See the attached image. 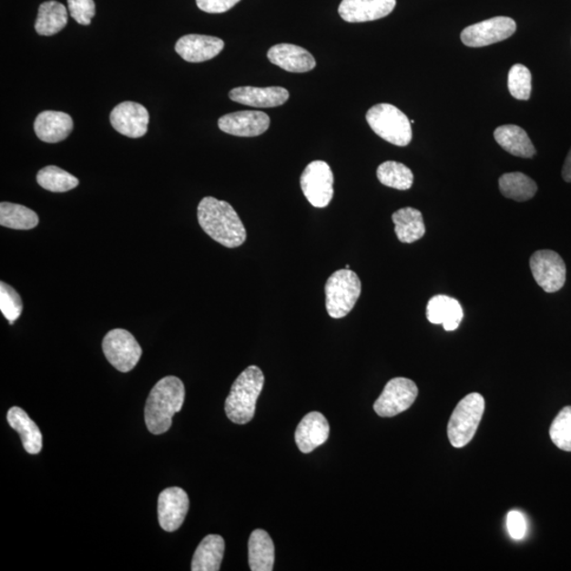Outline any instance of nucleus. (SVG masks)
Returning a JSON list of instances; mask_svg holds the SVG:
<instances>
[{
	"mask_svg": "<svg viewBox=\"0 0 571 571\" xmlns=\"http://www.w3.org/2000/svg\"><path fill=\"white\" fill-rule=\"evenodd\" d=\"M197 218L203 231L222 246L238 248L247 240L244 223L227 201L205 197L199 202Z\"/></svg>",
	"mask_w": 571,
	"mask_h": 571,
	"instance_id": "f257e3e1",
	"label": "nucleus"
},
{
	"mask_svg": "<svg viewBox=\"0 0 571 571\" xmlns=\"http://www.w3.org/2000/svg\"><path fill=\"white\" fill-rule=\"evenodd\" d=\"M185 384L179 378L168 376L157 383L147 400L146 423L152 434L161 435L172 426L175 413L185 403Z\"/></svg>",
	"mask_w": 571,
	"mask_h": 571,
	"instance_id": "f03ea898",
	"label": "nucleus"
},
{
	"mask_svg": "<svg viewBox=\"0 0 571 571\" xmlns=\"http://www.w3.org/2000/svg\"><path fill=\"white\" fill-rule=\"evenodd\" d=\"M264 383V373L255 365L247 367L235 380L225 403L227 416L232 423L246 424L251 422Z\"/></svg>",
	"mask_w": 571,
	"mask_h": 571,
	"instance_id": "7ed1b4c3",
	"label": "nucleus"
},
{
	"mask_svg": "<svg viewBox=\"0 0 571 571\" xmlns=\"http://www.w3.org/2000/svg\"><path fill=\"white\" fill-rule=\"evenodd\" d=\"M362 284L356 272L341 269L331 275L325 285L326 310L332 319H342L356 306Z\"/></svg>",
	"mask_w": 571,
	"mask_h": 571,
	"instance_id": "20e7f679",
	"label": "nucleus"
},
{
	"mask_svg": "<svg viewBox=\"0 0 571 571\" xmlns=\"http://www.w3.org/2000/svg\"><path fill=\"white\" fill-rule=\"evenodd\" d=\"M366 121L375 134L397 147L412 141V123L402 110L391 104H378L366 114Z\"/></svg>",
	"mask_w": 571,
	"mask_h": 571,
	"instance_id": "39448f33",
	"label": "nucleus"
},
{
	"mask_svg": "<svg viewBox=\"0 0 571 571\" xmlns=\"http://www.w3.org/2000/svg\"><path fill=\"white\" fill-rule=\"evenodd\" d=\"M484 411V399L478 393H470L456 405L448 424L449 441L454 448H464L474 439Z\"/></svg>",
	"mask_w": 571,
	"mask_h": 571,
	"instance_id": "423d86ee",
	"label": "nucleus"
},
{
	"mask_svg": "<svg viewBox=\"0 0 571 571\" xmlns=\"http://www.w3.org/2000/svg\"><path fill=\"white\" fill-rule=\"evenodd\" d=\"M102 347L108 362L121 372L133 371L142 356L141 346L133 334L120 328L105 336Z\"/></svg>",
	"mask_w": 571,
	"mask_h": 571,
	"instance_id": "0eeeda50",
	"label": "nucleus"
},
{
	"mask_svg": "<svg viewBox=\"0 0 571 571\" xmlns=\"http://www.w3.org/2000/svg\"><path fill=\"white\" fill-rule=\"evenodd\" d=\"M333 173L325 161H313L301 176V188L314 208H326L333 197Z\"/></svg>",
	"mask_w": 571,
	"mask_h": 571,
	"instance_id": "6e6552de",
	"label": "nucleus"
},
{
	"mask_svg": "<svg viewBox=\"0 0 571 571\" xmlns=\"http://www.w3.org/2000/svg\"><path fill=\"white\" fill-rule=\"evenodd\" d=\"M418 396V387L406 378H393L373 404L380 417H393L409 410Z\"/></svg>",
	"mask_w": 571,
	"mask_h": 571,
	"instance_id": "1a4fd4ad",
	"label": "nucleus"
},
{
	"mask_svg": "<svg viewBox=\"0 0 571 571\" xmlns=\"http://www.w3.org/2000/svg\"><path fill=\"white\" fill-rule=\"evenodd\" d=\"M530 269L537 285L545 292L559 291L566 285V265L561 255L555 251H536L531 256Z\"/></svg>",
	"mask_w": 571,
	"mask_h": 571,
	"instance_id": "9d476101",
	"label": "nucleus"
},
{
	"mask_svg": "<svg viewBox=\"0 0 571 571\" xmlns=\"http://www.w3.org/2000/svg\"><path fill=\"white\" fill-rule=\"evenodd\" d=\"M515 31L516 23L514 19L497 16L469 25L463 30L461 38L468 47L479 48L503 42L514 36Z\"/></svg>",
	"mask_w": 571,
	"mask_h": 571,
	"instance_id": "9b49d317",
	"label": "nucleus"
},
{
	"mask_svg": "<svg viewBox=\"0 0 571 571\" xmlns=\"http://www.w3.org/2000/svg\"><path fill=\"white\" fill-rule=\"evenodd\" d=\"M109 119L117 133L133 139L148 133L149 114L139 103L127 101L117 105Z\"/></svg>",
	"mask_w": 571,
	"mask_h": 571,
	"instance_id": "f8f14e48",
	"label": "nucleus"
},
{
	"mask_svg": "<svg viewBox=\"0 0 571 571\" xmlns=\"http://www.w3.org/2000/svg\"><path fill=\"white\" fill-rule=\"evenodd\" d=\"M189 508L187 492L178 487L163 490L158 500V518L161 528L167 533L178 530L186 520Z\"/></svg>",
	"mask_w": 571,
	"mask_h": 571,
	"instance_id": "ddd939ff",
	"label": "nucleus"
},
{
	"mask_svg": "<svg viewBox=\"0 0 571 571\" xmlns=\"http://www.w3.org/2000/svg\"><path fill=\"white\" fill-rule=\"evenodd\" d=\"M270 127V117L262 111L244 110L222 116L219 127L223 133L236 137H258Z\"/></svg>",
	"mask_w": 571,
	"mask_h": 571,
	"instance_id": "4468645a",
	"label": "nucleus"
},
{
	"mask_svg": "<svg viewBox=\"0 0 571 571\" xmlns=\"http://www.w3.org/2000/svg\"><path fill=\"white\" fill-rule=\"evenodd\" d=\"M396 4V0H342L339 15L347 23L372 22L390 15Z\"/></svg>",
	"mask_w": 571,
	"mask_h": 571,
	"instance_id": "2eb2a0df",
	"label": "nucleus"
},
{
	"mask_svg": "<svg viewBox=\"0 0 571 571\" xmlns=\"http://www.w3.org/2000/svg\"><path fill=\"white\" fill-rule=\"evenodd\" d=\"M225 48V42L219 37L189 35L177 41L175 50L189 63H202L212 60Z\"/></svg>",
	"mask_w": 571,
	"mask_h": 571,
	"instance_id": "dca6fc26",
	"label": "nucleus"
},
{
	"mask_svg": "<svg viewBox=\"0 0 571 571\" xmlns=\"http://www.w3.org/2000/svg\"><path fill=\"white\" fill-rule=\"evenodd\" d=\"M330 423L319 412H311L301 419L295 431V443L304 454L324 444L330 437Z\"/></svg>",
	"mask_w": 571,
	"mask_h": 571,
	"instance_id": "f3484780",
	"label": "nucleus"
},
{
	"mask_svg": "<svg viewBox=\"0 0 571 571\" xmlns=\"http://www.w3.org/2000/svg\"><path fill=\"white\" fill-rule=\"evenodd\" d=\"M269 61L281 69L294 74H304L316 67V60L310 51L291 44L273 46L267 55Z\"/></svg>",
	"mask_w": 571,
	"mask_h": 571,
	"instance_id": "a211bd4d",
	"label": "nucleus"
},
{
	"mask_svg": "<svg viewBox=\"0 0 571 571\" xmlns=\"http://www.w3.org/2000/svg\"><path fill=\"white\" fill-rule=\"evenodd\" d=\"M229 98L236 103L255 108H272L285 104L289 91L283 87H236L229 91Z\"/></svg>",
	"mask_w": 571,
	"mask_h": 571,
	"instance_id": "6ab92c4d",
	"label": "nucleus"
},
{
	"mask_svg": "<svg viewBox=\"0 0 571 571\" xmlns=\"http://www.w3.org/2000/svg\"><path fill=\"white\" fill-rule=\"evenodd\" d=\"M74 129V120L62 111L46 110L36 117L35 131L39 140L58 143L67 139Z\"/></svg>",
	"mask_w": 571,
	"mask_h": 571,
	"instance_id": "aec40b11",
	"label": "nucleus"
},
{
	"mask_svg": "<svg viewBox=\"0 0 571 571\" xmlns=\"http://www.w3.org/2000/svg\"><path fill=\"white\" fill-rule=\"evenodd\" d=\"M426 318L432 324H443L446 331H456L464 319V310L455 299L435 295L426 306Z\"/></svg>",
	"mask_w": 571,
	"mask_h": 571,
	"instance_id": "412c9836",
	"label": "nucleus"
},
{
	"mask_svg": "<svg viewBox=\"0 0 571 571\" xmlns=\"http://www.w3.org/2000/svg\"><path fill=\"white\" fill-rule=\"evenodd\" d=\"M13 430L21 436L24 449L29 454L36 455L43 448V435L38 426L29 417L28 413L18 406H13L6 415Z\"/></svg>",
	"mask_w": 571,
	"mask_h": 571,
	"instance_id": "4be33fe9",
	"label": "nucleus"
},
{
	"mask_svg": "<svg viewBox=\"0 0 571 571\" xmlns=\"http://www.w3.org/2000/svg\"><path fill=\"white\" fill-rule=\"evenodd\" d=\"M495 141L511 155L521 158H533L536 150L526 131L522 127L508 124L495 131Z\"/></svg>",
	"mask_w": 571,
	"mask_h": 571,
	"instance_id": "5701e85b",
	"label": "nucleus"
},
{
	"mask_svg": "<svg viewBox=\"0 0 571 571\" xmlns=\"http://www.w3.org/2000/svg\"><path fill=\"white\" fill-rule=\"evenodd\" d=\"M226 544L219 535H209L197 547L193 561V571H219L220 569Z\"/></svg>",
	"mask_w": 571,
	"mask_h": 571,
	"instance_id": "b1692460",
	"label": "nucleus"
},
{
	"mask_svg": "<svg viewBox=\"0 0 571 571\" xmlns=\"http://www.w3.org/2000/svg\"><path fill=\"white\" fill-rule=\"evenodd\" d=\"M249 566L252 571H271L275 561L273 541L265 530L256 529L249 539Z\"/></svg>",
	"mask_w": 571,
	"mask_h": 571,
	"instance_id": "393cba45",
	"label": "nucleus"
},
{
	"mask_svg": "<svg viewBox=\"0 0 571 571\" xmlns=\"http://www.w3.org/2000/svg\"><path fill=\"white\" fill-rule=\"evenodd\" d=\"M392 219L395 223L397 238L403 244H413V242L423 238L425 226L423 216L419 209L413 208L400 209L393 214Z\"/></svg>",
	"mask_w": 571,
	"mask_h": 571,
	"instance_id": "a878e982",
	"label": "nucleus"
},
{
	"mask_svg": "<svg viewBox=\"0 0 571 571\" xmlns=\"http://www.w3.org/2000/svg\"><path fill=\"white\" fill-rule=\"evenodd\" d=\"M68 22V12L66 6L50 0L39 6L37 19L36 22V31L37 35L51 36L62 31Z\"/></svg>",
	"mask_w": 571,
	"mask_h": 571,
	"instance_id": "bb28decb",
	"label": "nucleus"
},
{
	"mask_svg": "<svg viewBox=\"0 0 571 571\" xmlns=\"http://www.w3.org/2000/svg\"><path fill=\"white\" fill-rule=\"evenodd\" d=\"M502 194L507 199L518 202L528 201L534 199L537 192L536 183L523 173L504 174L500 181Z\"/></svg>",
	"mask_w": 571,
	"mask_h": 571,
	"instance_id": "cd10ccee",
	"label": "nucleus"
},
{
	"mask_svg": "<svg viewBox=\"0 0 571 571\" xmlns=\"http://www.w3.org/2000/svg\"><path fill=\"white\" fill-rule=\"evenodd\" d=\"M39 222L38 215L33 209L17 203H0V225L13 229H35Z\"/></svg>",
	"mask_w": 571,
	"mask_h": 571,
	"instance_id": "c85d7f7f",
	"label": "nucleus"
},
{
	"mask_svg": "<svg viewBox=\"0 0 571 571\" xmlns=\"http://www.w3.org/2000/svg\"><path fill=\"white\" fill-rule=\"evenodd\" d=\"M38 185L54 193H65L78 186V179L61 168L49 166L39 170L36 176Z\"/></svg>",
	"mask_w": 571,
	"mask_h": 571,
	"instance_id": "c756f323",
	"label": "nucleus"
},
{
	"mask_svg": "<svg viewBox=\"0 0 571 571\" xmlns=\"http://www.w3.org/2000/svg\"><path fill=\"white\" fill-rule=\"evenodd\" d=\"M377 177L383 186L399 190L410 189L413 182L412 170L404 164L396 161H386L380 164Z\"/></svg>",
	"mask_w": 571,
	"mask_h": 571,
	"instance_id": "7c9ffc66",
	"label": "nucleus"
},
{
	"mask_svg": "<svg viewBox=\"0 0 571 571\" xmlns=\"http://www.w3.org/2000/svg\"><path fill=\"white\" fill-rule=\"evenodd\" d=\"M508 88L516 100L527 101L533 90V76L530 70L522 64L512 66L508 76Z\"/></svg>",
	"mask_w": 571,
	"mask_h": 571,
	"instance_id": "2f4dec72",
	"label": "nucleus"
},
{
	"mask_svg": "<svg viewBox=\"0 0 571 571\" xmlns=\"http://www.w3.org/2000/svg\"><path fill=\"white\" fill-rule=\"evenodd\" d=\"M549 434L557 448L571 452V406H566L557 413L550 426Z\"/></svg>",
	"mask_w": 571,
	"mask_h": 571,
	"instance_id": "473e14b6",
	"label": "nucleus"
},
{
	"mask_svg": "<svg viewBox=\"0 0 571 571\" xmlns=\"http://www.w3.org/2000/svg\"><path fill=\"white\" fill-rule=\"evenodd\" d=\"M0 311L4 317L9 321V324H15V321L22 316L23 301L22 298L15 288L5 281L0 283Z\"/></svg>",
	"mask_w": 571,
	"mask_h": 571,
	"instance_id": "72a5a7b5",
	"label": "nucleus"
},
{
	"mask_svg": "<svg viewBox=\"0 0 571 571\" xmlns=\"http://www.w3.org/2000/svg\"><path fill=\"white\" fill-rule=\"evenodd\" d=\"M68 9L72 18L77 24L88 25L96 15L94 0H67Z\"/></svg>",
	"mask_w": 571,
	"mask_h": 571,
	"instance_id": "f704fd0d",
	"label": "nucleus"
},
{
	"mask_svg": "<svg viewBox=\"0 0 571 571\" xmlns=\"http://www.w3.org/2000/svg\"><path fill=\"white\" fill-rule=\"evenodd\" d=\"M507 529L512 539L520 541L526 535L527 524L520 511H510L507 515Z\"/></svg>",
	"mask_w": 571,
	"mask_h": 571,
	"instance_id": "c9c22d12",
	"label": "nucleus"
},
{
	"mask_svg": "<svg viewBox=\"0 0 571 571\" xmlns=\"http://www.w3.org/2000/svg\"><path fill=\"white\" fill-rule=\"evenodd\" d=\"M240 0H196L197 6L211 15H219L231 10L234 5H238Z\"/></svg>",
	"mask_w": 571,
	"mask_h": 571,
	"instance_id": "e433bc0d",
	"label": "nucleus"
},
{
	"mask_svg": "<svg viewBox=\"0 0 571 571\" xmlns=\"http://www.w3.org/2000/svg\"><path fill=\"white\" fill-rule=\"evenodd\" d=\"M562 176L564 180L569 183L571 182V149L566 157V163H564Z\"/></svg>",
	"mask_w": 571,
	"mask_h": 571,
	"instance_id": "4c0bfd02",
	"label": "nucleus"
}]
</instances>
